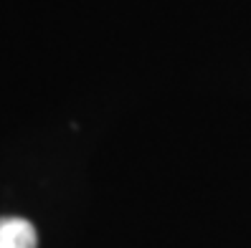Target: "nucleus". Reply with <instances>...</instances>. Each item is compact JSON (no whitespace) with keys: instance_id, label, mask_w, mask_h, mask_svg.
Masks as SVG:
<instances>
[{"instance_id":"obj_1","label":"nucleus","mask_w":251,"mask_h":248,"mask_svg":"<svg viewBox=\"0 0 251 248\" xmlns=\"http://www.w3.org/2000/svg\"><path fill=\"white\" fill-rule=\"evenodd\" d=\"M0 248H38L33 223L18 215L0 218Z\"/></svg>"}]
</instances>
